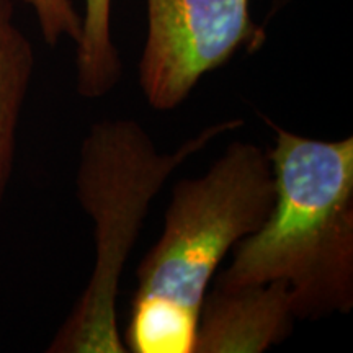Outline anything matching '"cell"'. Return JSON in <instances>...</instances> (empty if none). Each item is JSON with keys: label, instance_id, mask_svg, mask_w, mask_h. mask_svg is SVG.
<instances>
[{"label": "cell", "instance_id": "1", "mask_svg": "<svg viewBox=\"0 0 353 353\" xmlns=\"http://www.w3.org/2000/svg\"><path fill=\"white\" fill-rule=\"evenodd\" d=\"M275 203L268 151L234 141L205 174L172 188L164 231L143 259L128 352L193 353L198 314L216 268L259 231Z\"/></svg>", "mask_w": 353, "mask_h": 353}, {"label": "cell", "instance_id": "2", "mask_svg": "<svg viewBox=\"0 0 353 353\" xmlns=\"http://www.w3.org/2000/svg\"><path fill=\"white\" fill-rule=\"evenodd\" d=\"M275 203L259 231L241 241L216 286L285 281L296 319L353 307V138L321 141L263 117Z\"/></svg>", "mask_w": 353, "mask_h": 353}, {"label": "cell", "instance_id": "3", "mask_svg": "<svg viewBox=\"0 0 353 353\" xmlns=\"http://www.w3.org/2000/svg\"><path fill=\"white\" fill-rule=\"evenodd\" d=\"M242 126L241 118L213 123L174 151L162 152L134 120L92 125L81 145L76 185L79 203L94 223L95 262L48 353L128 352L118 325V296L154 198L179 167Z\"/></svg>", "mask_w": 353, "mask_h": 353}, {"label": "cell", "instance_id": "4", "mask_svg": "<svg viewBox=\"0 0 353 353\" xmlns=\"http://www.w3.org/2000/svg\"><path fill=\"white\" fill-rule=\"evenodd\" d=\"M145 10L139 85L159 112L180 107L206 74L242 48L254 52L265 41L249 0H145Z\"/></svg>", "mask_w": 353, "mask_h": 353}, {"label": "cell", "instance_id": "5", "mask_svg": "<svg viewBox=\"0 0 353 353\" xmlns=\"http://www.w3.org/2000/svg\"><path fill=\"white\" fill-rule=\"evenodd\" d=\"M296 321L285 281L214 286L203 299L193 353L265 352L288 339Z\"/></svg>", "mask_w": 353, "mask_h": 353}, {"label": "cell", "instance_id": "6", "mask_svg": "<svg viewBox=\"0 0 353 353\" xmlns=\"http://www.w3.org/2000/svg\"><path fill=\"white\" fill-rule=\"evenodd\" d=\"M34 72V50L13 19L12 0H0V210L15 164L21 113Z\"/></svg>", "mask_w": 353, "mask_h": 353}, {"label": "cell", "instance_id": "7", "mask_svg": "<svg viewBox=\"0 0 353 353\" xmlns=\"http://www.w3.org/2000/svg\"><path fill=\"white\" fill-rule=\"evenodd\" d=\"M76 44L77 92L87 100L103 99L121 77V59L112 37V0H85Z\"/></svg>", "mask_w": 353, "mask_h": 353}, {"label": "cell", "instance_id": "8", "mask_svg": "<svg viewBox=\"0 0 353 353\" xmlns=\"http://www.w3.org/2000/svg\"><path fill=\"white\" fill-rule=\"evenodd\" d=\"M37 15L39 32L50 46H56L63 39L77 43L81 37L82 17L74 7L72 0H23Z\"/></svg>", "mask_w": 353, "mask_h": 353}, {"label": "cell", "instance_id": "9", "mask_svg": "<svg viewBox=\"0 0 353 353\" xmlns=\"http://www.w3.org/2000/svg\"><path fill=\"white\" fill-rule=\"evenodd\" d=\"M293 2V0H272V7H270V12L267 13V20L268 19H273V17L276 15L278 12H281L283 8L288 6V3Z\"/></svg>", "mask_w": 353, "mask_h": 353}]
</instances>
